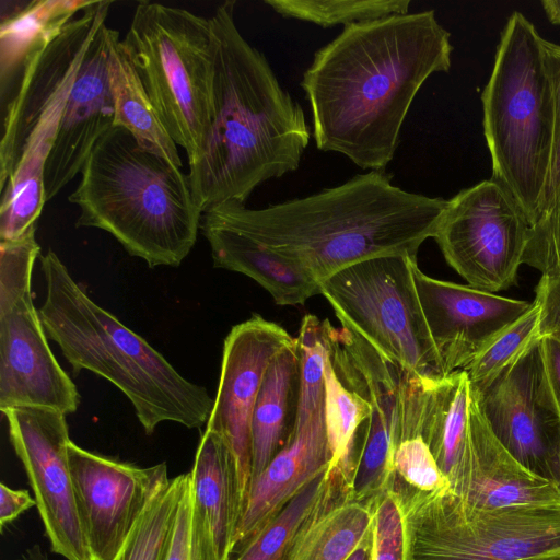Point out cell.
<instances>
[{"instance_id":"obj_12","label":"cell","mask_w":560,"mask_h":560,"mask_svg":"<svg viewBox=\"0 0 560 560\" xmlns=\"http://www.w3.org/2000/svg\"><path fill=\"white\" fill-rule=\"evenodd\" d=\"M2 413L52 552L66 560H90L69 464L71 440L66 415L31 406L10 408Z\"/></svg>"},{"instance_id":"obj_15","label":"cell","mask_w":560,"mask_h":560,"mask_svg":"<svg viewBox=\"0 0 560 560\" xmlns=\"http://www.w3.org/2000/svg\"><path fill=\"white\" fill-rule=\"evenodd\" d=\"M415 284L436 350L441 374L464 370L532 302L432 278L412 266Z\"/></svg>"},{"instance_id":"obj_36","label":"cell","mask_w":560,"mask_h":560,"mask_svg":"<svg viewBox=\"0 0 560 560\" xmlns=\"http://www.w3.org/2000/svg\"><path fill=\"white\" fill-rule=\"evenodd\" d=\"M396 477L422 492H434L450 487L429 445L419 432L400 439L394 452Z\"/></svg>"},{"instance_id":"obj_37","label":"cell","mask_w":560,"mask_h":560,"mask_svg":"<svg viewBox=\"0 0 560 560\" xmlns=\"http://www.w3.org/2000/svg\"><path fill=\"white\" fill-rule=\"evenodd\" d=\"M372 560H407L404 512L394 488L374 505Z\"/></svg>"},{"instance_id":"obj_9","label":"cell","mask_w":560,"mask_h":560,"mask_svg":"<svg viewBox=\"0 0 560 560\" xmlns=\"http://www.w3.org/2000/svg\"><path fill=\"white\" fill-rule=\"evenodd\" d=\"M416 261L409 255L359 261L323 280L320 294L342 327L407 373L442 375L415 284Z\"/></svg>"},{"instance_id":"obj_7","label":"cell","mask_w":560,"mask_h":560,"mask_svg":"<svg viewBox=\"0 0 560 560\" xmlns=\"http://www.w3.org/2000/svg\"><path fill=\"white\" fill-rule=\"evenodd\" d=\"M164 127L189 166L212 119L214 40L209 19L158 2L137 4L121 39Z\"/></svg>"},{"instance_id":"obj_5","label":"cell","mask_w":560,"mask_h":560,"mask_svg":"<svg viewBox=\"0 0 560 560\" xmlns=\"http://www.w3.org/2000/svg\"><path fill=\"white\" fill-rule=\"evenodd\" d=\"M77 228L109 233L151 268L178 267L192 249L202 211L188 174L113 127L95 144L69 195Z\"/></svg>"},{"instance_id":"obj_31","label":"cell","mask_w":560,"mask_h":560,"mask_svg":"<svg viewBox=\"0 0 560 560\" xmlns=\"http://www.w3.org/2000/svg\"><path fill=\"white\" fill-rule=\"evenodd\" d=\"M330 322L306 314L295 338L299 352V396L293 431L324 408L325 366Z\"/></svg>"},{"instance_id":"obj_13","label":"cell","mask_w":560,"mask_h":560,"mask_svg":"<svg viewBox=\"0 0 560 560\" xmlns=\"http://www.w3.org/2000/svg\"><path fill=\"white\" fill-rule=\"evenodd\" d=\"M68 455L90 560H114L151 499L170 480L167 465L139 467L72 441Z\"/></svg>"},{"instance_id":"obj_10","label":"cell","mask_w":560,"mask_h":560,"mask_svg":"<svg viewBox=\"0 0 560 560\" xmlns=\"http://www.w3.org/2000/svg\"><path fill=\"white\" fill-rule=\"evenodd\" d=\"M36 257L23 248L0 256V410L45 407L70 415L80 394L50 350L31 291Z\"/></svg>"},{"instance_id":"obj_3","label":"cell","mask_w":560,"mask_h":560,"mask_svg":"<svg viewBox=\"0 0 560 560\" xmlns=\"http://www.w3.org/2000/svg\"><path fill=\"white\" fill-rule=\"evenodd\" d=\"M235 4L228 0L209 18L212 119L202 154L188 173L202 212L226 201L245 203L262 183L295 172L311 139L303 108L240 32Z\"/></svg>"},{"instance_id":"obj_38","label":"cell","mask_w":560,"mask_h":560,"mask_svg":"<svg viewBox=\"0 0 560 560\" xmlns=\"http://www.w3.org/2000/svg\"><path fill=\"white\" fill-rule=\"evenodd\" d=\"M535 393L538 404L560 420V341L549 336L536 345Z\"/></svg>"},{"instance_id":"obj_25","label":"cell","mask_w":560,"mask_h":560,"mask_svg":"<svg viewBox=\"0 0 560 560\" xmlns=\"http://www.w3.org/2000/svg\"><path fill=\"white\" fill-rule=\"evenodd\" d=\"M374 508L354 500L341 479L296 535L285 560H347L372 533Z\"/></svg>"},{"instance_id":"obj_2","label":"cell","mask_w":560,"mask_h":560,"mask_svg":"<svg viewBox=\"0 0 560 560\" xmlns=\"http://www.w3.org/2000/svg\"><path fill=\"white\" fill-rule=\"evenodd\" d=\"M392 178L369 171L266 208L226 201L202 213L296 261L320 283L370 258L417 257L423 242L434 237L447 200L404 190Z\"/></svg>"},{"instance_id":"obj_4","label":"cell","mask_w":560,"mask_h":560,"mask_svg":"<svg viewBox=\"0 0 560 560\" xmlns=\"http://www.w3.org/2000/svg\"><path fill=\"white\" fill-rule=\"evenodd\" d=\"M39 260L46 284L38 310L42 323L74 375L88 370L114 384L149 435L164 421L188 429L207 423L213 398L205 387L182 376L141 336L96 304L55 252Z\"/></svg>"},{"instance_id":"obj_26","label":"cell","mask_w":560,"mask_h":560,"mask_svg":"<svg viewBox=\"0 0 560 560\" xmlns=\"http://www.w3.org/2000/svg\"><path fill=\"white\" fill-rule=\"evenodd\" d=\"M471 384L464 370L421 378L420 434L446 478L464 451Z\"/></svg>"},{"instance_id":"obj_27","label":"cell","mask_w":560,"mask_h":560,"mask_svg":"<svg viewBox=\"0 0 560 560\" xmlns=\"http://www.w3.org/2000/svg\"><path fill=\"white\" fill-rule=\"evenodd\" d=\"M108 78L115 112L114 127L126 129L142 148L182 167L178 145L164 127L119 33L110 46Z\"/></svg>"},{"instance_id":"obj_30","label":"cell","mask_w":560,"mask_h":560,"mask_svg":"<svg viewBox=\"0 0 560 560\" xmlns=\"http://www.w3.org/2000/svg\"><path fill=\"white\" fill-rule=\"evenodd\" d=\"M188 478L189 472L170 478L155 493L114 560H167Z\"/></svg>"},{"instance_id":"obj_45","label":"cell","mask_w":560,"mask_h":560,"mask_svg":"<svg viewBox=\"0 0 560 560\" xmlns=\"http://www.w3.org/2000/svg\"><path fill=\"white\" fill-rule=\"evenodd\" d=\"M523 560H560V550L540 553Z\"/></svg>"},{"instance_id":"obj_28","label":"cell","mask_w":560,"mask_h":560,"mask_svg":"<svg viewBox=\"0 0 560 560\" xmlns=\"http://www.w3.org/2000/svg\"><path fill=\"white\" fill-rule=\"evenodd\" d=\"M341 479L340 472L328 467L256 532L237 541L226 560H285L304 523Z\"/></svg>"},{"instance_id":"obj_34","label":"cell","mask_w":560,"mask_h":560,"mask_svg":"<svg viewBox=\"0 0 560 560\" xmlns=\"http://www.w3.org/2000/svg\"><path fill=\"white\" fill-rule=\"evenodd\" d=\"M167 560H221L210 524L195 500L190 474L179 502Z\"/></svg>"},{"instance_id":"obj_14","label":"cell","mask_w":560,"mask_h":560,"mask_svg":"<svg viewBox=\"0 0 560 560\" xmlns=\"http://www.w3.org/2000/svg\"><path fill=\"white\" fill-rule=\"evenodd\" d=\"M294 342L283 327L257 314L233 326L224 339L217 394L206 428L221 433L232 448L244 508L252 476L254 406L271 361Z\"/></svg>"},{"instance_id":"obj_41","label":"cell","mask_w":560,"mask_h":560,"mask_svg":"<svg viewBox=\"0 0 560 560\" xmlns=\"http://www.w3.org/2000/svg\"><path fill=\"white\" fill-rule=\"evenodd\" d=\"M33 506H36V501L27 490H15L0 483L1 530Z\"/></svg>"},{"instance_id":"obj_46","label":"cell","mask_w":560,"mask_h":560,"mask_svg":"<svg viewBox=\"0 0 560 560\" xmlns=\"http://www.w3.org/2000/svg\"><path fill=\"white\" fill-rule=\"evenodd\" d=\"M556 481H557L558 487L560 489V446H559V454H558V468H557Z\"/></svg>"},{"instance_id":"obj_16","label":"cell","mask_w":560,"mask_h":560,"mask_svg":"<svg viewBox=\"0 0 560 560\" xmlns=\"http://www.w3.org/2000/svg\"><path fill=\"white\" fill-rule=\"evenodd\" d=\"M117 34L105 22L85 49L46 163V201L56 197L80 174L95 144L114 127L108 58Z\"/></svg>"},{"instance_id":"obj_20","label":"cell","mask_w":560,"mask_h":560,"mask_svg":"<svg viewBox=\"0 0 560 560\" xmlns=\"http://www.w3.org/2000/svg\"><path fill=\"white\" fill-rule=\"evenodd\" d=\"M77 72L45 103L21 148L11 175L0 187V241L14 240L37 223L46 202V163Z\"/></svg>"},{"instance_id":"obj_24","label":"cell","mask_w":560,"mask_h":560,"mask_svg":"<svg viewBox=\"0 0 560 560\" xmlns=\"http://www.w3.org/2000/svg\"><path fill=\"white\" fill-rule=\"evenodd\" d=\"M299 396V352L296 340L271 361L250 422V483L288 442L295 421Z\"/></svg>"},{"instance_id":"obj_6","label":"cell","mask_w":560,"mask_h":560,"mask_svg":"<svg viewBox=\"0 0 560 560\" xmlns=\"http://www.w3.org/2000/svg\"><path fill=\"white\" fill-rule=\"evenodd\" d=\"M545 40L514 11L500 34L481 94L491 178L508 189L529 224L546 188L555 136V90Z\"/></svg>"},{"instance_id":"obj_35","label":"cell","mask_w":560,"mask_h":560,"mask_svg":"<svg viewBox=\"0 0 560 560\" xmlns=\"http://www.w3.org/2000/svg\"><path fill=\"white\" fill-rule=\"evenodd\" d=\"M523 264L537 269L541 276L560 273V183L530 224Z\"/></svg>"},{"instance_id":"obj_8","label":"cell","mask_w":560,"mask_h":560,"mask_svg":"<svg viewBox=\"0 0 560 560\" xmlns=\"http://www.w3.org/2000/svg\"><path fill=\"white\" fill-rule=\"evenodd\" d=\"M407 560H523L560 550V505L485 508L450 487L422 492L395 478Z\"/></svg>"},{"instance_id":"obj_1","label":"cell","mask_w":560,"mask_h":560,"mask_svg":"<svg viewBox=\"0 0 560 560\" xmlns=\"http://www.w3.org/2000/svg\"><path fill=\"white\" fill-rule=\"evenodd\" d=\"M451 34L434 10L343 26L302 75L316 148L384 171L420 88L452 66Z\"/></svg>"},{"instance_id":"obj_32","label":"cell","mask_w":560,"mask_h":560,"mask_svg":"<svg viewBox=\"0 0 560 560\" xmlns=\"http://www.w3.org/2000/svg\"><path fill=\"white\" fill-rule=\"evenodd\" d=\"M275 12L322 27L407 14L411 0H265Z\"/></svg>"},{"instance_id":"obj_33","label":"cell","mask_w":560,"mask_h":560,"mask_svg":"<svg viewBox=\"0 0 560 560\" xmlns=\"http://www.w3.org/2000/svg\"><path fill=\"white\" fill-rule=\"evenodd\" d=\"M539 320V305L534 300L523 315L486 343L464 369L476 392L486 390L517 354L540 337Z\"/></svg>"},{"instance_id":"obj_44","label":"cell","mask_w":560,"mask_h":560,"mask_svg":"<svg viewBox=\"0 0 560 560\" xmlns=\"http://www.w3.org/2000/svg\"><path fill=\"white\" fill-rule=\"evenodd\" d=\"M16 560H50L47 552L38 545L34 544L26 548Z\"/></svg>"},{"instance_id":"obj_40","label":"cell","mask_w":560,"mask_h":560,"mask_svg":"<svg viewBox=\"0 0 560 560\" xmlns=\"http://www.w3.org/2000/svg\"><path fill=\"white\" fill-rule=\"evenodd\" d=\"M535 301L540 310V337L549 336L560 341V273L540 277Z\"/></svg>"},{"instance_id":"obj_42","label":"cell","mask_w":560,"mask_h":560,"mask_svg":"<svg viewBox=\"0 0 560 560\" xmlns=\"http://www.w3.org/2000/svg\"><path fill=\"white\" fill-rule=\"evenodd\" d=\"M373 530L357 547L347 560H372Z\"/></svg>"},{"instance_id":"obj_23","label":"cell","mask_w":560,"mask_h":560,"mask_svg":"<svg viewBox=\"0 0 560 560\" xmlns=\"http://www.w3.org/2000/svg\"><path fill=\"white\" fill-rule=\"evenodd\" d=\"M90 3L89 0H32L19 13L1 20V109L13 98L31 58Z\"/></svg>"},{"instance_id":"obj_17","label":"cell","mask_w":560,"mask_h":560,"mask_svg":"<svg viewBox=\"0 0 560 560\" xmlns=\"http://www.w3.org/2000/svg\"><path fill=\"white\" fill-rule=\"evenodd\" d=\"M538 339L517 354L486 390L477 393L490 429L505 448L532 471L556 481L560 420L536 398Z\"/></svg>"},{"instance_id":"obj_21","label":"cell","mask_w":560,"mask_h":560,"mask_svg":"<svg viewBox=\"0 0 560 560\" xmlns=\"http://www.w3.org/2000/svg\"><path fill=\"white\" fill-rule=\"evenodd\" d=\"M200 231L209 244L213 267L252 278L276 304L301 305L320 294L318 281L306 268L203 213Z\"/></svg>"},{"instance_id":"obj_11","label":"cell","mask_w":560,"mask_h":560,"mask_svg":"<svg viewBox=\"0 0 560 560\" xmlns=\"http://www.w3.org/2000/svg\"><path fill=\"white\" fill-rule=\"evenodd\" d=\"M529 228L512 195L490 178L447 199L433 238L468 285L497 293L516 283Z\"/></svg>"},{"instance_id":"obj_22","label":"cell","mask_w":560,"mask_h":560,"mask_svg":"<svg viewBox=\"0 0 560 560\" xmlns=\"http://www.w3.org/2000/svg\"><path fill=\"white\" fill-rule=\"evenodd\" d=\"M190 474L191 490L213 533L221 560L234 545L244 511L236 460L226 439L206 428Z\"/></svg>"},{"instance_id":"obj_43","label":"cell","mask_w":560,"mask_h":560,"mask_svg":"<svg viewBox=\"0 0 560 560\" xmlns=\"http://www.w3.org/2000/svg\"><path fill=\"white\" fill-rule=\"evenodd\" d=\"M540 3L548 20L560 25V0H542Z\"/></svg>"},{"instance_id":"obj_18","label":"cell","mask_w":560,"mask_h":560,"mask_svg":"<svg viewBox=\"0 0 560 560\" xmlns=\"http://www.w3.org/2000/svg\"><path fill=\"white\" fill-rule=\"evenodd\" d=\"M447 479L454 493L479 506L560 505L557 481L532 471L505 448L472 387L466 444Z\"/></svg>"},{"instance_id":"obj_39","label":"cell","mask_w":560,"mask_h":560,"mask_svg":"<svg viewBox=\"0 0 560 560\" xmlns=\"http://www.w3.org/2000/svg\"><path fill=\"white\" fill-rule=\"evenodd\" d=\"M545 49L555 90L556 122L549 174L540 207L560 183V45L545 40Z\"/></svg>"},{"instance_id":"obj_19","label":"cell","mask_w":560,"mask_h":560,"mask_svg":"<svg viewBox=\"0 0 560 560\" xmlns=\"http://www.w3.org/2000/svg\"><path fill=\"white\" fill-rule=\"evenodd\" d=\"M330 459L323 408L291 433L285 445L250 483L234 545L256 532L302 488L327 470Z\"/></svg>"},{"instance_id":"obj_29","label":"cell","mask_w":560,"mask_h":560,"mask_svg":"<svg viewBox=\"0 0 560 560\" xmlns=\"http://www.w3.org/2000/svg\"><path fill=\"white\" fill-rule=\"evenodd\" d=\"M324 419L331 455L329 467L340 472L348 486L371 408L338 378L328 353L325 366Z\"/></svg>"}]
</instances>
